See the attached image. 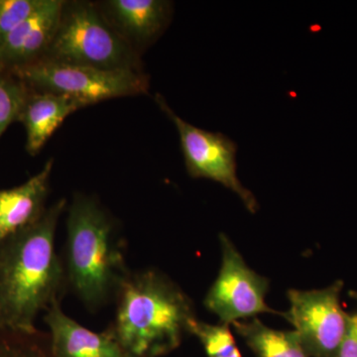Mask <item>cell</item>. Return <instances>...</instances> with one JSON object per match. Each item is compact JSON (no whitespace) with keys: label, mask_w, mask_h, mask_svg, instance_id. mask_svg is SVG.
I'll use <instances>...</instances> for the list:
<instances>
[{"label":"cell","mask_w":357,"mask_h":357,"mask_svg":"<svg viewBox=\"0 0 357 357\" xmlns=\"http://www.w3.org/2000/svg\"><path fill=\"white\" fill-rule=\"evenodd\" d=\"M222 264L217 279L204 298V307L217 314L220 324L231 326L236 321L256 318L261 314H278L268 306L270 281L244 261L234 243L220 234Z\"/></svg>","instance_id":"7"},{"label":"cell","mask_w":357,"mask_h":357,"mask_svg":"<svg viewBox=\"0 0 357 357\" xmlns=\"http://www.w3.org/2000/svg\"><path fill=\"white\" fill-rule=\"evenodd\" d=\"M43 60L103 70H143L141 55L112 27L98 3L91 1H65L57 32Z\"/></svg>","instance_id":"4"},{"label":"cell","mask_w":357,"mask_h":357,"mask_svg":"<svg viewBox=\"0 0 357 357\" xmlns=\"http://www.w3.org/2000/svg\"><path fill=\"white\" fill-rule=\"evenodd\" d=\"M53 165L54 159H49L39 173L22 185L0 190V244L43 215Z\"/></svg>","instance_id":"12"},{"label":"cell","mask_w":357,"mask_h":357,"mask_svg":"<svg viewBox=\"0 0 357 357\" xmlns=\"http://www.w3.org/2000/svg\"><path fill=\"white\" fill-rule=\"evenodd\" d=\"M14 75L32 89L70 96L86 107L122 96L144 95L150 84L143 70H103L47 60Z\"/></svg>","instance_id":"5"},{"label":"cell","mask_w":357,"mask_h":357,"mask_svg":"<svg viewBox=\"0 0 357 357\" xmlns=\"http://www.w3.org/2000/svg\"><path fill=\"white\" fill-rule=\"evenodd\" d=\"M349 295H351V297L352 299L356 300L357 302V292H354V291H351V292H349Z\"/></svg>","instance_id":"20"},{"label":"cell","mask_w":357,"mask_h":357,"mask_svg":"<svg viewBox=\"0 0 357 357\" xmlns=\"http://www.w3.org/2000/svg\"><path fill=\"white\" fill-rule=\"evenodd\" d=\"M64 266L67 285L91 311L116 299L130 274L116 222L95 197H73Z\"/></svg>","instance_id":"3"},{"label":"cell","mask_w":357,"mask_h":357,"mask_svg":"<svg viewBox=\"0 0 357 357\" xmlns=\"http://www.w3.org/2000/svg\"><path fill=\"white\" fill-rule=\"evenodd\" d=\"M84 107L70 96L31 89L18 119L25 128L28 154L36 156L65 119Z\"/></svg>","instance_id":"13"},{"label":"cell","mask_w":357,"mask_h":357,"mask_svg":"<svg viewBox=\"0 0 357 357\" xmlns=\"http://www.w3.org/2000/svg\"><path fill=\"white\" fill-rule=\"evenodd\" d=\"M31 88L13 73L0 70V137L18 122Z\"/></svg>","instance_id":"15"},{"label":"cell","mask_w":357,"mask_h":357,"mask_svg":"<svg viewBox=\"0 0 357 357\" xmlns=\"http://www.w3.org/2000/svg\"><path fill=\"white\" fill-rule=\"evenodd\" d=\"M43 0H0V44L31 14Z\"/></svg>","instance_id":"18"},{"label":"cell","mask_w":357,"mask_h":357,"mask_svg":"<svg viewBox=\"0 0 357 357\" xmlns=\"http://www.w3.org/2000/svg\"><path fill=\"white\" fill-rule=\"evenodd\" d=\"M64 3V0H43L0 44V70L15 74L43 60L57 32Z\"/></svg>","instance_id":"9"},{"label":"cell","mask_w":357,"mask_h":357,"mask_svg":"<svg viewBox=\"0 0 357 357\" xmlns=\"http://www.w3.org/2000/svg\"><path fill=\"white\" fill-rule=\"evenodd\" d=\"M60 199L38 220L0 244V330L35 333L41 312L61 302L67 287L64 262L56 250Z\"/></svg>","instance_id":"1"},{"label":"cell","mask_w":357,"mask_h":357,"mask_svg":"<svg viewBox=\"0 0 357 357\" xmlns=\"http://www.w3.org/2000/svg\"><path fill=\"white\" fill-rule=\"evenodd\" d=\"M115 300L109 331L129 357L165 356L198 319L191 298L158 270L130 272Z\"/></svg>","instance_id":"2"},{"label":"cell","mask_w":357,"mask_h":357,"mask_svg":"<svg viewBox=\"0 0 357 357\" xmlns=\"http://www.w3.org/2000/svg\"><path fill=\"white\" fill-rule=\"evenodd\" d=\"M337 357H357V311L347 314V331Z\"/></svg>","instance_id":"19"},{"label":"cell","mask_w":357,"mask_h":357,"mask_svg":"<svg viewBox=\"0 0 357 357\" xmlns=\"http://www.w3.org/2000/svg\"><path fill=\"white\" fill-rule=\"evenodd\" d=\"M44 321L54 357H129L109 330L95 333L84 328L63 311L61 302L47 310Z\"/></svg>","instance_id":"11"},{"label":"cell","mask_w":357,"mask_h":357,"mask_svg":"<svg viewBox=\"0 0 357 357\" xmlns=\"http://www.w3.org/2000/svg\"><path fill=\"white\" fill-rule=\"evenodd\" d=\"M231 326L255 357H310L294 330H275L258 318Z\"/></svg>","instance_id":"14"},{"label":"cell","mask_w":357,"mask_h":357,"mask_svg":"<svg viewBox=\"0 0 357 357\" xmlns=\"http://www.w3.org/2000/svg\"><path fill=\"white\" fill-rule=\"evenodd\" d=\"M112 27L139 55L163 34L173 15L166 0H107L96 2Z\"/></svg>","instance_id":"10"},{"label":"cell","mask_w":357,"mask_h":357,"mask_svg":"<svg viewBox=\"0 0 357 357\" xmlns=\"http://www.w3.org/2000/svg\"><path fill=\"white\" fill-rule=\"evenodd\" d=\"M41 333L0 330V357H54Z\"/></svg>","instance_id":"17"},{"label":"cell","mask_w":357,"mask_h":357,"mask_svg":"<svg viewBox=\"0 0 357 357\" xmlns=\"http://www.w3.org/2000/svg\"><path fill=\"white\" fill-rule=\"evenodd\" d=\"M344 286L338 280L316 290H288L290 307L283 317L310 357H337L347 325V312L340 303Z\"/></svg>","instance_id":"8"},{"label":"cell","mask_w":357,"mask_h":357,"mask_svg":"<svg viewBox=\"0 0 357 357\" xmlns=\"http://www.w3.org/2000/svg\"><path fill=\"white\" fill-rule=\"evenodd\" d=\"M192 335L199 338L206 357H243L229 325H211L197 319Z\"/></svg>","instance_id":"16"},{"label":"cell","mask_w":357,"mask_h":357,"mask_svg":"<svg viewBox=\"0 0 357 357\" xmlns=\"http://www.w3.org/2000/svg\"><path fill=\"white\" fill-rule=\"evenodd\" d=\"M155 102L177 128L188 174L194 178L220 183L234 192L248 211L255 213L259 208L257 199L237 177L236 143L225 134L204 130L181 119L158 93Z\"/></svg>","instance_id":"6"}]
</instances>
